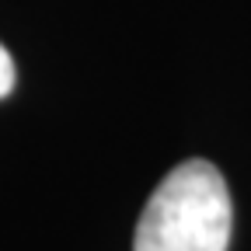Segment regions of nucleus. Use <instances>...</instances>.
<instances>
[{"label": "nucleus", "mask_w": 251, "mask_h": 251, "mask_svg": "<svg viewBox=\"0 0 251 251\" xmlns=\"http://www.w3.org/2000/svg\"><path fill=\"white\" fill-rule=\"evenodd\" d=\"M14 91V59L11 52L0 46V98H7V94Z\"/></svg>", "instance_id": "obj_2"}, {"label": "nucleus", "mask_w": 251, "mask_h": 251, "mask_svg": "<svg viewBox=\"0 0 251 251\" xmlns=\"http://www.w3.org/2000/svg\"><path fill=\"white\" fill-rule=\"evenodd\" d=\"M230 220L224 175L209 161H185L153 188L133 251H227Z\"/></svg>", "instance_id": "obj_1"}]
</instances>
